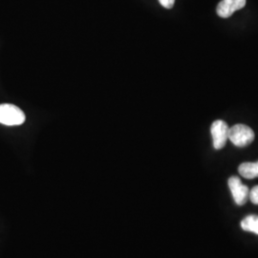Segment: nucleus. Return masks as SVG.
<instances>
[{
	"label": "nucleus",
	"instance_id": "obj_1",
	"mask_svg": "<svg viewBox=\"0 0 258 258\" xmlns=\"http://www.w3.org/2000/svg\"><path fill=\"white\" fill-rule=\"evenodd\" d=\"M229 140L234 146L244 148L253 142L254 132L248 125L235 124L229 130Z\"/></svg>",
	"mask_w": 258,
	"mask_h": 258
},
{
	"label": "nucleus",
	"instance_id": "obj_2",
	"mask_svg": "<svg viewBox=\"0 0 258 258\" xmlns=\"http://www.w3.org/2000/svg\"><path fill=\"white\" fill-rule=\"evenodd\" d=\"M25 121V114L18 106L9 103L0 104V123L13 126Z\"/></svg>",
	"mask_w": 258,
	"mask_h": 258
},
{
	"label": "nucleus",
	"instance_id": "obj_3",
	"mask_svg": "<svg viewBox=\"0 0 258 258\" xmlns=\"http://www.w3.org/2000/svg\"><path fill=\"white\" fill-rule=\"evenodd\" d=\"M229 130L230 127L224 120H215L212 123L211 132L213 140V147L215 149L219 150L226 146L229 139Z\"/></svg>",
	"mask_w": 258,
	"mask_h": 258
},
{
	"label": "nucleus",
	"instance_id": "obj_4",
	"mask_svg": "<svg viewBox=\"0 0 258 258\" xmlns=\"http://www.w3.org/2000/svg\"><path fill=\"white\" fill-rule=\"evenodd\" d=\"M234 202L238 206H243L247 203L249 199V187L242 184L241 180L237 176H231L228 181Z\"/></svg>",
	"mask_w": 258,
	"mask_h": 258
},
{
	"label": "nucleus",
	"instance_id": "obj_5",
	"mask_svg": "<svg viewBox=\"0 0 258 258\" xmlns=\"http://www.w3.org/2000/svg\"><path fill=\"white\" fill-rule=\"evenodd\" d=\"M246 0H222L217 6V15L222 19H228L234 12L244 8Z\"/></svg>",
	"mask_w": 258,
	"mask_h": 258
},
{
	"label": "nucleus",
	"instance_id": "obj_6",
	"mask_svg": "<svg viewBox=\"0 0 258 258\" xmlns=\"http://www.w3.org/2000/svg\"><path fill=\"white\" fill-rule=\"evenodd\" d=\"M240 175L246 179H254L258 177V161L255 163H243L238 167Z\"/></svg>",
	"mask_w": 258,
	"mask_h": 258
},
{
	"label": "nucleus",
	"instance_id": "obj_7",
	"mask_svg": "<svg viewBox=\"0 0 258 258\" xmlns=\"http://www.w3.org/2000/svg\"><path fill=\"white\" fill-rule=\"evenodd\" d=\"M241 228L244 231H250L258 235V215L251 214L245 217L241 221Z\"/></svg>",
	"mask_w": 258,
	"mask_h": 258
},
{
	"label": "nucleus",
	"instance_id": "obj_8",
	"mask_svg": "<svg viewBox=\"0 0 258 258\" xmlns=\"http://www.w3.org/2000/svg\"><path fill=\"white\" fill-rule=\"evenodd\" d=\"M249 199L254 205H258V185L253 186L249 191Z\"/></svg>",
	"mask_w": 258,
	"mask_h": 258
},
{
	"label": "nucleus",
	"instance_id": "obj_9",
	"mask_svg": "<svg viewBox=\"0 0 258 258\" xmlns=\"http://www.w3.org/2000/svg\"><path fill=\"white\" fill-rule=\"evenodd\" d=\"M159 1H160L161 5L166 9H171L175 2V0H159Z\"/></svg>",
	"mask_w": 258,
	"mask_h": 258
}]
</instances>
